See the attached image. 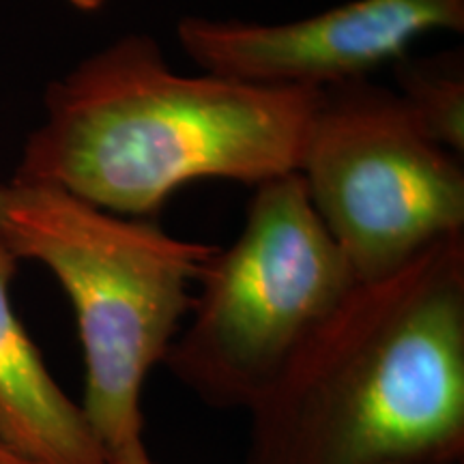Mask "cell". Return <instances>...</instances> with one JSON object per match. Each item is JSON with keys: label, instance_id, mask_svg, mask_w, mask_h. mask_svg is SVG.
I'll use <instances>...</instances> for the list:
<instances>
[{"label": "cell", "instance_id": "obj_1", "mask_svg": "<svg viewBox=\"0 0 464 464\" xmlns=\"http://www.w3.org/2000/svg\"><path fill=\"white\" fill-rule=\"evenodd\" d=\"M247 413L246 464H460L464 232L357 280Z\"/></svg>", "mask_w": 464, "mask_h": 464}, {"label": "cell", "instance_id": "obj_2", "mask_svg": "<svg viewBox=\"0 0 464 464\" xmlns=\"http://www.w3.org/2000/svg\"><path fill=\"white\" fill-rule=\"evenodd\" d=\"M321 97L177 73L155 39L127 34L50 86L15 179L147 219L196 179L258 188L299 172Z\"/></svg>", "mask_w": 464, "mask_h": 464}, {"label": "cell", "instance_id": "obj_3", "mask_svg": "<svg viewBox=\"0 0 464 464\" xmlns=\"http://www.w3.org/2000/svg\"><path fill=\"white\" fill-rule=\"evenodd\" d=\"M0 241L17 260L42 263L72 301L86 368L80 406L106 454L144 434V385L218 247L15 177L0 183Z\"/></svg>", "mask_w": 464, "mask_h": 464}, {"label": "cell", "instance_id": "obj_4", "mask_svg": "<svg viewBox=\"0 0 464 464\" xmlns=\"http://www.w3.org/2000/svg\"><path fill=\"white\" fill-rule=\"evenodd\" d=\"M355 282L301 174L271 179L207 263L164 363L205 404L247 411Z\"/></svg>", "mask_w": 464, "mask_h": 464}, {"label": "cell", "instance_id": "obj_5", "mask_svg": "<svg viewBox=\"0 0 464 464\" xmlns=\"http://www.w3.org/2000/svg\"><path fill=\"white\" fill-rule=\"evenodd\" d=\"M299 174L359 282L464 232L460 158L428 140L396 92L368 78L323 91Z\"/></svg>", "mask_w": 464, "mask_h": 464}, {"label": "cell", "instance_id": "obj_6", "mask_svg": "<svg viewBox=\"0 0 464 464\" xmlns=\"http://www.w3.org/2000/svg\"><path fill=\"white\" fill-rule=\"evenodd\" d=\"M462 28L464 0H351L282 24L183 17L177 37L205 73L327 91L400 61L421 34Z\"/></svg>", "mask_w": 464, "mask_h": 464}, {"label": "cell", "instance_id": "obj_7", "mask_svg": "<svg viewBox=\"0 0 464 464\" xmlns=\"http://www.w3.org/2000/svg\"><path fill=\"white\" fill-rule=\"evenodd\" d=\"M17 258L0 241V437L33 464H108L82 406L50 374L15 314Z\"/></svg>", "mask_w": 464, "mask_h": 464}, {"label": "cell", "instance_id": "obj_8", "mask_svg": "<svg viewBox=\"0 0 464 464\" xmlns=\"http://www.w3.org/2000/svg\"><path fill=\"white\" fill-rule=\"evenodd\" d=\"M400 91L411 121L428 140L460 158L464 150V78L454 63L396 61Z\"/></svg>", "mask_w": 464, "mask_h": 464}, {"label": "cell", "instance_id": "obj_9", "mask_svg": "<svg viewBox=\"0 0 464 464\" xmlns=\"http://www.w3.org/2000/svg\"><path fill=\"white\" fill-rule=\"evenodd\" d=\"M108 464H155L149 454L147 443H144V434L131 437L123 440L108 451Z\"/></svg>", "mask_w": 464, "mask_h": 464}, {"label": "cell", "instance_id": "obj_10", "mask_svg": "<svg viewBox=\"0 0 464 464\" xmlns=\"http://www.w3.org/2000/svg\"><path fill=\"white\" fill-rule=\"evenodd\" d=\"M0 464H33V462L26 460L22 454H17L7 440L0 437Z\"/></svg>", "mask_w": 464, "mask_h": 464}, {"label": "cell", "instance_id": "obj_11", "mask_svg": "<svg viewBox=\"0 0 464 464\" xmlns=\"http://www.w3.org/2000/svg\"><path fill=\"white\" fill-rule=\"evenodd\" d=\"M67 3L80 11H97L106 5V0H67Z\"/></svg>", "mask_w": 464, "mask_h": 464}]
</instances>
